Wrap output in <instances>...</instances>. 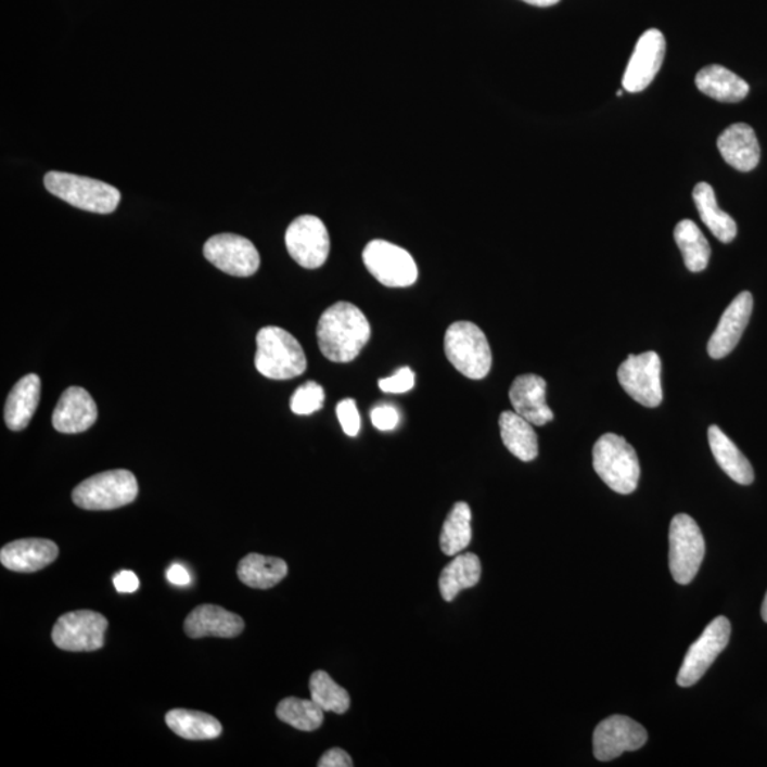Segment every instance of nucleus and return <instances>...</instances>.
<instances>
[{"label":"nucleus","mask_w":767,"mask_h":767,"mask_svg":"<svg viewBox=\"0 0 767 767\" xmlns=\"http://www.w3.org/2000/svg\"><path fill=\"white\" fill-rule=\"evenodd\" d=\"M730 622L727 617L715 618L705 628L702 636L698 638L686 655V660L679 669L677 682L679 687L688 688L695 686L698 681L711 668V665L718 659L720 652L727 649L730 640Z\"/></svg>","instance_id":"9b49d317"},{"label":"nucleus","mask_w":767,"mask_h":767,"mask_svg":"<svg viewBox=\"0 0 767 767\" xmlns=\"http://www.w3.org/2000/svg\"><path fill=\"white\" fill-rule=\"evenodd\" d=\"M762 618L767 623V592L765 596L764 604H762Z\"/></svg>","instance_id":"79ce46f5"},{"label":"nucleus","mask_w":767,"mask_h":767,"mask_svg":"<svg viewBox=\"0 0 767 767\" xmlns=\"http://www.w3.org/2000/svg\"><path fill=\"white\" fill-rule=\"evenodd\" d=\"M617 375L624 392L641 406L655 408L663 402L661 358L655 351L628 356Z\"/></svg>","instance_id":"9d476101"},{"label":"nucleus","mask_w":767,"mask_h":767,"mask_svg":"<svg viewBox=\"0 0 767 767\" xmlns=\"http://www.w3.org/2000/svg\"><path fill=\"white\" fill-rule=\"evenodd\" d=\"M695 85L701 93L723 103H739L751 90L742 77L719 64L702 68L696 75Z\"/></svg>","instance_id":"5701e85b"},{"label":"nucleus","mask_w":767,"mask_h":767,"mask_svg":"<svg viewBox=\"0 0 767 767\" xmlns=\"http://www.w3.org/2000/svg\"><path fill=\"white\" fill-rule=\"evenodd\" d=\"M287 576V564L269 555L247 554L238 564L239 580L252 589L268 590Z\"/></svg>","instance_id":"bb28decb"},{"label":"nucleus","mask_w":767,"mask_h":767,"mask_svg":"<svg viewBox=\"0 0 767 767\" xmlns=\"http://www.w3.org/2000/svg\"><path fill=\"white\" fill-rule=\"evenodd\" d=\"M335 413H337L340 425H342L344 434L357 436L358 433H360L361 418L360 412L357 410L355 399L347 398L340 401L337 408H335Z\"/></svg>","instance_id":"f704fd0d"},{"label":"nucleus","mask_w":767,"mask_h":767,"mask_svg":"<svg viewBox=\"0 0 767 767\" xmlns=\"http://www.w3.org/2000/svg\"><path fill=\"white\" fill-rule=\"evenodd\" d=\"M705 558L704 535L691 516L679 513L669 526V571L679 585H689Z\"/></svg>","instance_id":"0eeeda50"},{"label":"nucleus","mask_w":767,"mask_h":767,"mask_svg":"<svg viewBox=\"0 0 767 767\" xmlns=\"http://www.w3.org/2000/svg\"><path fill=\"white\" fill-rule=\"evenodd\" d=\"M57 555V545L52 540L22 539L3 546L0 562L12 572L35 573L52 564Z\"/></svg>","instance_id":"aec40b11"},{"label":"nucleus","mask_w":767,"mask_h":767,"mask_svg":"<svg viewBox=\"0 0 767 767\" xmlns=\"http://www.w3.org/2000/svg\"><path fill=\"white\" fill-rule=\"evenodd\" d=\"M523 2L533 4V7L549 8L558 4L560 0H523Z\"/></svg>","instance_id":"a19ab883"},{"label":"nucleus","mask_w":767,"mask_h":767,"mask_svg":"<svg viewBox=\"0 0 767 767\" xmlns=\"http://www.w3.org/2000/svg\"><path fill=\"white\" fill-rule=\"evenodd\" d=\"M698 213L702 222L710 228L715 238L723 243H730L737 238L738 225L729 214L719 208L714 188L706 182H700L693 190Z\"/></svg>","instance_id":"a878e982"},{"label":"nucleus","mask_w":767,"mask_h":767,"mask_svg":"<svg viewBox=\"0 0 767 767\" xmlns=\"http://www.w3.org/2000/svg\"><path fill=\"white\" fill-rule=\"evenodd\" d=\"M289 255L302 268L319 269L328 260L330 238L328 228L320 218L303 215L289 225L286 231Z\"/></svg>","instance_id":"f8f14e48"},{"label":"nucleus","mask_w":767,"mask_h":767,"mask_svg":"<svg viewBox=\"0 0 767 767\" xmlns=\"http://www.w3.org/2000/svg\"><path fill=\"white\" fill-rule=\"evenodd\" d=\"M245 628V622L238 614L215 604H202L192 610L183 623L188 637L233 638Z\"/></svg>","instance_id":"6ab92c4d"},{"label":"nucleus","mask_w":767,"mask_h":767,"mask_svg":"<svg viewBox=\"0 0 767 767\" xmlns=\"http://www.w3.org/2000/svg\"><path fill=\"white\" fill-rule=\"evenodd\" d=\"M649 741V733L642 725L628 716L613 715L597 725L592 734V751L596 759L609 762L617 759L624 752L638 751Z\"/></svg>","instance_id":"ddd939ff"},{"label":"nucleus","mask_w":767,"mask_h":767,"mask_svg":"<svg viewBox=\"0 0 767 767\" xmlns=\"http://www.w3.org/2000/svg\"><path fill=\"white\" fill-rule=\"evenodd\" d=\"M500 435L504 447L523 462L535 461L539 443L533 425L514 411H504L499 418Z\"/></svg>","instance_id":"393cba45"},{"label":"nucleus","mask_w":767,"mask_h":767,"mask_svg":"<svg viewBox=\"0 0 767 767\" xmlns=\"http://www.w3.org/2000/svg\"><path fill=\"white\" fill-rule=\"evenodd\" d=\"M204 256L222 272L247 278L255 274L260 266V256L250 239L235 233H219L204 246Z\"/></svg>","instance_id":"4468645a"},{"label":"nucleus","mask_w":767,"mask_h":767,"mask_svg":"<svg viewBox=\"0 0 767 767\" xmlns=\"http://www.w3.org/2000/svg\"><path fill=\"white\" fill-rule=\"evenodd\" d=\"M370 338L369 320L353 303H334L321 315L317 324L321 355L333 362L356 360Z\"/></svg>","instance_id":"f257e3e1"},{"label":"nucleus","mask_w":767,"mask_h":767,"mask_svg":"<svg viewBox=\"0 0 767 767\" xmlns=\"http://www.w3.org/2000/svg\"><path fill=\"white\" fill-rule=\"evenodd\" d=\"M708 439L712 453L718 465L727 473L730 480L739 485H751L755 481V472L745 455L739 451L737 445L729 439L719 426L711 425Z\"/></svg>","instance_id":"b1692460"},{"label":"nucleus","mask_w":767,"mask_h":767,"mask_svg":"<svg viewBox=\"0 0 767 767\" xmlns=\"http://www.w3.org/2000/svg\"><path fill=\"white\" fill-rule=\"evenodd\" d=\"M718 150L730 167L749 172L760 161V145L755 131L747 124H733L718 138Z\"/></svg>","instance_id":"412c9836"},{"label":"nucleus","mask_w":767,"mask_h":767,"mask_svg":"<svg viewBox=\"0 0 767 767\" xmlns=\"http://www.w3.org/2000/svg\"><path fill=\"white\" fill-rule=\"evenodd\" d=\"M98 417V406L89 392L81 387H71L60 397L52 421L59 433L80 434L93 426Z\"/></svg>","instance_id":"f3484780"},{"label":"nucleus","mask_w":767,"mask_h":767,"mask_svg":"<svg viewBox=\"0 0 767 767\" xmlns=\"http://www.w3.org/2000/svg\"><path fill=\"white\" fill-rule=\"evenodd\" d=\"M472 540V511L470 504H453L440 532V549L447 555H457L470 546Z\"/></svg>","instance_id":"7c9ffc66"},{"label":"nucleus","mask_w":767,"mask_h":767,"mask_svg":"<svg viewBox=\"0 0 767 767\" xmlns=\"http://www.w3.org/2000/svg\"><path fill=\"white\" fill-rule=\"evenodd\" d=\"M366 268L387 287L412 286L418 279L413 257L406 250L387 241H373L362 252Z\"/></svg>","instance_id":"1a4fd4ad"},{"label":"nucleus","mask_w":767,"mask_h":767,"mask_svg":"<svg viewBox=\"0 0 767 767\" xmlns=\"http://www.w3.org/2000/svg\"><path fill=\"white\" fill-rule=\"evenodd\" d=\"M40 379L36 374L23 376L9 394L7 406H4V422L12 431L25 430L40 401Z\"/></svg>","instance_id":"4be33fe9"},{"label":"nucleus","mask_w":767,"mask_h":767,"mask_svg":"<svg viewBox=\"0 0 767 767\" xmlns=\"http://www.w3.org/2000/svg\"><path fill=\"white\" fill-rule=\"evenodd\" d=\"M324 399L323 387L315 383V381H307L293 394L291 408L296 416H310V413L320 411L323 408Z\"/></svg>","instance_id":"72a5a7b5"},{"label":"nucleus","mask_w":767,"mask_h":767,"mask_svg":"<svg viewBox=\"0 0 767 767\" xmlns=\"http://www.w3.org/2000/svg\"><path fill=\"white\" fill-rule=\"evenodd\" d=\"M138 484L135 473L126 470L98 473L76 486L73 502L86 511H113L135 502Z\"/></svg>","instance_id":"423d86ee"},{"label":"nucleus","mask_w":767,"mask_h":767,"mask_svg":"<svg viewBox=\"0 0 767 767\" xmlns=\"http://www.w3.org/2000/svg\"><path fill=\"white\" fill-rule=\"evenodd\" d=\"M664 35L659 29L647 30L634 49L632 56L626 72H624L623 87L628 93H640L654 81L663 66L665 57Z\"/></svg>","instance_id":"2eb2a0df"},{"label":"nucleus","mask_w":767,"mask_h":767,"mask_svg":"<svg viewBox=\"0 0 767 767\" xmlns=\"http://www.w3.org/2000/svg\"><path fill=\"white\" fill-rule=\"evenodd\" d=\"M165 723L174 733L188 741H209L223 732L219 720L205 712L172 710L165 715Z\"/></svg>","instance_id":"c85d7f7f"},{"label":"nucleus","mask_w":767,"mask_h":767,"mask_svg":"<svg viewBox=\"0 0 767 767\" xmlns=\"http://www.w3.org/2000/svg\"><path fill=\"white\" fill-rule=\"evenodd\" d=\"M444 347L455 369L468 379H485L493 369V351L488 338L471 321H457L449 325Z\"/></svg>","instance_id":"39448f33"},{"label":"nucleus","mask_w":767,"mask_h":767,"mask_svg":"<svg viewBox=\"0 0 767 767\" xmlns=\"http://www.w3.org/2000/svg\"><path fill=\"white\" fill-rule=\"evenodd\" d=\"M592 466L601 481L614 493L630 495L640 480V462L636 449L617 434H604L592 448Z\"/></svg>","instance_id":"7ed1b4c3"},{"label":"nucleus","mask_w":767,"mask_h":767,"mask_svg":"<svg viewBox=\"0 0 767 767\" xmlns=\"http://www.w3.org/2000/svg\"><path fill=\"white\" fill-rule=\"evenodd\" d=\"M310 695L324 712L343 715L350 710V695L325 670H316L311 675Z\"/></svg>","instance_id":"473e14b6"},{"label":"nucleus","mask_w":767,"mask_h":767,"mask_svg":"<svg viewBox=\"0 0 767 767\" xmlns=\"http://www.w3.org/2000/svg\"><path fill=\"white\" fill-rule=\"evenodd\" d=\"M416 385V374L410 369V367H404V369L398 370L388 379H383L379 381V387L381 392L387 394H404L411 392Z\"/></svg>","instance_id":"c9c22d12"},{"label":"nucleus","mask_w":767,"mask_h":767,"mask_svg":"<svg viewBox=\"0 0 767 767\" xmlns=\"http://www.w3.org/2000/svg\"><path fill=\"white\" fill-rule=\"evenodd\" d=\"M481 560L476 554H457L439 576V591L443 599L451 601L462 590L472 589L481 580Z\"/></svg>","instance_id":"cd10ccee"},{"label":"nucleus","mask_w":767,"mask_h":767,"mask_svg":"<svg viewBox=\"0 0 767 767\" xmlns=\"http://www.w3.org/2000/svg\"><path fill=\"white\" fill-rule=\"evenodd\" d=\"M371 422H373L376 430L393 431L397 429L399 412L397 408L393 406L375 407L374 410L371 411Z\"/></svg>","instance_id":"e433bc0d"},{"label":"nucleus","mask_w":767,"mask_h":767,"mask_svg":"<svg viewBox=\"0 0 767 767\" xmlns=\"http://www.w3.org/2000/svg\"><path fill=\"white\" fill-rule=\"evenodd\" d=\"M753 310L752 293H739L720 317L718 328L710 338L708 355L714 360L727 357L741 342Z\"/></svg>","instance_id":"dca6fc26"},{"label":"nucleus","mask_w":767,"mask_h":767,"mask_svg":"<svg viewBox=\"0 0 767 767\" xmlns=\"http://www.w3.org/2000/svg\"><path fill=\"white\" fill-rule=\"evenodd\" d=\"M168 580L176 586H188L191 583L190 573L181 564H174L167 572Z\"/></svg>","instance_id":"ea45409f"},{"label":"nucleus","mask_w":767,"mask_h":767,"mask_svg":"<svg viewBox=\"0 0 767 767\" xmlns=\"http://www.w3.org/2000/svg\"><path fill=\"white\" fill-rule=\"evenodd\" d=\"M44 187L50 194L87 213L112 214L122 201L117 188L99 179L75 176V174L48 172L44 176Z\"/></svg>","instance_id":"20e7f679"},{"label":"nucleus","mask_w":767,"mask_h":767,"mask_svg":"<svg viewBox=\"0 0 767 767\" xmlns=\"http://www.w3.org/2000/svg\"><path fill=\"white\" fill-rule=\"evenodd\" d=\"M108 622L95 611L80 610L63 614L54 624L52 638L57 649L91 652L103 649Z\"/></svg>","instance_id":"6e6552de"},{"label":"nucleus","mask_w":767,"mask_h":767,"mask_svg":"<svg viewBox=\"0 0 767 767\" xmlns=\"http://www.w3.org/2000/svg\"><path fill=\"white\" fill-rule=\"evenodd\" d=\"M256 370L266 379L292 380L307 369L305 350L286 330L268 325L256 335Z\"/></svg>","instance_id":"f03ea898"},{"label":"nucleus","mask_w":767,"mask_h":767,"mask_svg":"<svg viewBox=\"0 0 767 767\" xmlns=\"http://www.w3.org/2000/svg\"><path fill=\"white\" fill-rule=\"evenodd\" d=\"M319 767H351L353 766V760L350 755L346 751H343V749L340 747H334L330 749L329 752H325L323 756H321V759L319 760V764H317Z\"/></svg>","instance_id":"4c0bfd02"},{"label":"nucleus","mask_w":767,"mask_h":767,"mask_svg":"<svg viewBox=\"0 0 767 767\" xmlns=\"http://www.w3.org/2000/svg\"><path fill=\"white\" fill-rule=\"evenodd\" d=\"M546 380L536 374L519 375L513 381L509 398L514 412L532 425L544 426L554 420V413L546 404Z\"/></svg>","instance_id":"a211bd4d"},{"label":"nucleus","mask_w":767,"mask_h":767,"mask_svg":"<svg viewBox=\"0 0 767 767\" xmlns=\"http://www.w3.org/2000/svg\"><path fill=\"white\" fill-rule=\"evenodd\" d=\"M276 715L282 723L303 732H314L323 725L324 711L314 700L286 698L276 708Z\"/></svg>","instance_id":"2f4dec72"},{"label":"nucleus","mask_w":767,"mask_h":767,"mask_svg":"<svg viewBox=\"0 0 767 767\" xmlns=\"http://www.w3.org/2000/svg\"><path fill=\"white\" fill-rule=\"evenodd\" d=\"M114 587L119 592H136L140 587V580L132 572H122L114 577Z\"/></svg>","instance_id":"58836bf2"},{"label":"nucleus","mask_w":767,"mask_h":767,"mask_svg":"<svg viewBox=\"0 0 767 767\" xmlns=\"http://www.w3.org/2000/svg\"><path fill=\"white\" fill-rule=\"evenodd\" d=\"M617 95H618V98H622V95H623V90H618V91H617Z\"/></svg>","instance_id":"37998d69"},{"label":"nucleus","mask_w":767,"mask_h":767,"mask_svg":"<svg viewBox=\"0 0 767 767\" xmlns=\"http://www.w3.org/2000/svg\"><path fill=\"white\" fill-rule=\"evenodd\" d=\"M675 242L682 252L683 264L689 272L700 273L708 268L711 246L700 227L693 220L683 219L675 227Z\"/></svg>","instance_id":"c756f323"}]
</instances>
